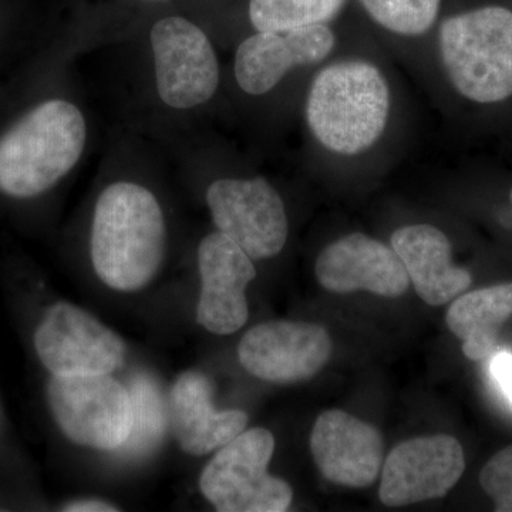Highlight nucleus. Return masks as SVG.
I'll use <instances>...</instances> for the list:
<instances>
[{
	"label": "nucleus",
	"mask_w": 512,
	"mask_h": 512,
	"mask_svg": "<svg viewBox=\"0 0 512 512\" xmlns=\"http://www.w3.org/2000/svg\"><path fill=\"white\" fill-rule=\"evenodd\" d=\"M63 510L67 512H111L119 511V508H116L111 504L103 503V501L84 500L67 504Z\"/></svg>",
	"instance_id": "24"
},
{
	"label": "nucleus",
	"mask_w": 512,
	"mask_h": 512,
	"mask_svg": "<svg viewBox=\"0 0 512 512\" xmlns=\"http://www.w3.org/2000/svg\"><path fill=\"white\" fill-rule=\"evenodd\" d=\"M313 460L330 483L370 487L383 464L382 433L342 410L320 413L311 434Z\"/></svg>",
	"instance_id": "13"
},
{
	"label": "nucleus",
	"mask_w": 512,
	"mask_h": 512,
	"mask_svg": "<svg viewBox=\"0 0 512 512\" xmlns=\"http://www.w3.org/2000/svg\"><path fill=\"white\" fill-rule=\"evenodd\" d=\"M168 419L181 450L191 456H205L239 436L248 424L241 410L215 409L212 384L198 372L178 377L170 394Z\"/></svg>",
	"instance_id": "16"
},
{
	"label": "nucleus",
	"mask_w": 512,
	"mask_h": 512,
	"mask_svg": "<svg viewBox=\"0 0 512 512\" xmlns=\"http://www.w3.org/2000/svg\"><path fill=\"white\" fill-rule=\"evenodd\" d=\"M346 0H249V19L256 32L326 25L339 15Z\"/></svg>",
	"instance_id": "20"
},
{
	"label": "nucleus",
	"mask_w": 512,
	"mask_h": 512,
	"mask_svg": "<svg viewBox=\"0 0 512 512\" xmlns=\"http://www.w3.org/2000/svg\"><path fill=\"white\" fill-rule=\"evenodd\" d=\"M212 221L252 261L274 258L288 239L284 201L261 177L239 180L221 178L207 190Z\"/></svg>",
	"instance_id": "8"
},
{
	"label": "nucleus",
	"mask_w": 512,
	"mask_h": 512,
	"mask_svg": "<svg viewBox=\"0 0 512 512\" xmlns=\"http://www.w3.org/2000/svg\"><path fill=\"white\" fill-rule=\"evenodd\" d=\"M332 339L316 323L274 320L249 330L238 346L241 365L256 379L296 383L312 379L329 362Z\"/></svg>",
	"instance_id": "10"
},
{
	"label": "nucleus",
	"mask_w": 512,
	"mask_h": 512,
	"mask_svg": "<svg viewBox=\"0 0 512 512\" xmlns=\"http://www.w3.org/2000/svg\"><path fill=\"white\" fill-rule=\"evenodd\" d=\"M275 451L271 431H242L221 447L200 478L201 493L220 512H284L291 485L268 473Z\"/></svg>",
	"instance_id": "5"
},
{
	"label": "nucleus",
	"mask_w": 512,
	"mask_h": 512,
	"mask_svg": "<svg viewBox=\"0 0 512 512\" xmlns=\"http://www.w3.org/2000/svg\"><path fill=\"white\" fill-rule=\"evenodd\" d=\"M370 18L403 36H420L436 22L441 0H360Z\"/></svg>",
	"instance_id": "21"
},
{
	"label": "nucleus",
	"mask_w": 512,
	"mask_h": 512,
	"mask_svg": "<svg viewBox=\"0 0 512 512\" xmlns=\"http://www.w3.org/2000/svg\"><path fill=\"white\" fill-rule=\"evenodd\" d=\"M512 316V284L468 292L448 309V329L463 340L464 355L474 362L493 355L498 335Z\"/></svg>",
	"instance_id": "18"
},
{
	"label": "nucleus",
	"mask_w": 512,
	"mask_h": 512,
	"mask_svg": "<svg viewBox=\"0 0 512 512\" xmlns=\"http://www.w3.org/2000/svg\"><path fill=\"white\" fill-rule=\"evenodd\" d=\"M89 127L80 107L49 99L0 137V191L13 198L45 194L79 164Z\"/></svg>",
	"instance_id": "2"
},
{
	"label": "nucleus",
	"mask_w": 512,
	"mask_h": 512,
	"mask_svg": "<svg viewBox=\"0 0 512 512\" xmlns=\"http://www.w3.org/2000/svg\"><path fill=\"white\" fill-rule=\"evenodd\" d=\"M441 60L464 99L498 104L512 97V12L483 6L451 16L440 26Z\"/></svg>",
	"instance_id": "4"
},
{
	"label": "nucleus",
	"mask_w": 512,
	"mask_h": 512,
	"mask_svg": "<svg viewBox=\"0 0 512 512\" xmlns=\"http://www.w3.org/2000/svg\"><path fill=\"white\" fill-rule=\"evenodd\" d=\"M201 296L197 322L215 335L238 332L248 320V285L256 276L247 252L220 231L202 239L198 248Z\"/></svg>",
	"instance_id": "12"
},
{
	"label": "nucleus",
	"mask_w": 512,
	"mask_h": 512,
	"mask_svg": "<svg viewBox=\"0 0 512 512\" xmlns=\"http://www.w3.org/2000/svg\"><path fill=\"white\" fill-rule=\"evenodd\" d=\"M131 400L130 436L117 450L121 457H146L156 450L164 439L168 424V409L156 380L148 375H137L128 383Z\"/></svg>",
	"instance_id": "19"
},
{
	"label": "nucleus",
	"mask_w": 512,
	"mask_h": 512,
	"mask_svg": "<svg viewBox=\"0 0 512 512\" xmlns=\"http://www.w3.org/2000/svg\"><path fill=\"white\" fill-rule=\"evenodd\" d=\"M480 484L493 498L495 511L512 512V444L503 448L480 473Z\"/></svg>",
	"instance_id": "22"
},
{
	"label": "nucleus",
	"mask_w": 512,
	"mask_h": 512,
	"mask_svg": "<svg viewBox=\"0 0 512 512\" xmlns=\"http://www.w3.org/2000/svg\"><path fill=\"white\" fill-rule=\"evenodd\" d=\"M335 46V35L326 25L256 32L235 53L234 72L238 86L251 96H262L299 66L322 62Z\"/></svg>",
	"instance_id": "15"
},
{
	"label": "nucleus",
	"mask_w": 512,
	"mask_h": 512,
	"mask_svg": "<svg viewBox=\"0 0 512 512\" xmlns=\"http://www.w3.org/2000/svg\"><path fill=\"white\" fill-rule=\"evenodd\" d=\"M37 356L53 376L110 375L123 366L127 346L90 313L60 302L35 335Z\"/></svg>",
	"instance_id": "9"
},
{
	"label": "nucleus",
	"mask_w": 512,
	"mask_h": 512,
	"mask_svg": "<svg viewBox=\"0 0 512 512\" xmlns=\"http://www.w3.org/2000/svg\"><path fill=\"white\" fill-rule=\"evenodd\" d=\"M491 373L512 403V355L501 352L491 362Z\"/></svg>",
	"instance_id": "23"
},
{
	"label": "nucleus",
	"mask_w": 512,
	"mask_h": 512,
	"mask_svg": "<svg viewBox=\"0 0 512 512\" xmlns=\"http://www.w3.org/2000/svg\"><path fill=\"white\" fill-rule=\"evenodd\" d=\"M47 397L60 429L79 446L117 451L130 436V394L110 375L53 376Z\"/></svg>",
	"instance_id": "6"
},
{
	"label": "nucleus",
	"mask_w": 512,
	"mask_h": 512,
	"mask_svg": "<svg viewBox=\"0 0 512 512\" xmlns=\"http://www.w3.org/2000/svg\"><path fill=\"white\" fill-rule=\"evenodd\" d=\"M316 278L333 293L366 291L384 298H399L410 279L393 248L365 234L346 235L320 252Z\"/></svg>",
	"instance_id": "14"
},
{
	"label": "nucleus",
	"mask_w": 512,
	"mask_h": 512,
	"mask_svg": "<svg viewBox=\"0 0 512 512\" xmlns=\"http://www.w3.org/2000/svg\"><path fill=\"white\" fill-rule=\"evenodd\" d=\"M392 248L402 259L417 295L427 305L441 306L470 288V272L451 261L447 235L433 225H407L392 235Z\"/></svg>",
	"instance_id": "17"
},
{
	"label": "nucleus",
	"mask_w": 512,
	"mask_h": 512,
	"mask_svg": "<svg viewBox=\"0 0 512 512\" xmlns=\"http://www.w3.org/2000/svg\"><path fill=\"white\" fill-rule=\"evenodd\" d=\"M167 251V222L153 191L133 181L107 185L94 207L90 255L100 281L114 291L146 288Z\"/></svg>",
	"instance_id": "1"
},
{
	"label": "nucleus",
	"mask_w": 512,
	"mask_h": 512,
	"mask_svg": "<svg viewBox=\"0 0 512 512\" xmlns=\"http://www.w3.org/2000/svg\"><path fill=\"white\" fill-rule=\"evenodd\" d=\"M466 470L460 441L447 434L417 437L394 447L384 463L380 501L406 507L443 498Z\"/></svg>",
	"instance_id": "11"
},
{
	"label": "nucleus",
	"mask_w": 512,
	"mask_h": 512,
	"mask_svg": "<svg viewBox=\"0 0 512 512\" xmlns=\"http://www.w3.org/2000/svg\"><path fill=\"white\" fill-rule=\"evenodd\" d=\"M158 97L170 109L204 106L220 86V64L204 30L181 16L160 19L150 33Z\"/></svg>",
	"instance_id": "7"
},
{
	"label": "nucleus",
	"mask_w": 512,
	"mask_h": 512,
	"mask_svg": "<svg viewBox=\"0 0 512 512\" xmlns=\"http://www.w3.org/2000/svg\"><path fill=\"white\" fill-rule=\"evenodd\" d=\"M389 111L386 79L365 60L325 67L316 74L306 100V121L313 136L340 156H356L377 143Z\"/></svg>",
	"instance_id": "3"
},
{
	"label": "nucleus",
	"mask_w": 512,
	"mask_h": 512,
	"mask_svg": "<svg viewBox=\"0 0 512 512\" xmlns=\"http://www.w3.org/2000/svg\"><path fill=\"white\" fill-rule=\"evenodd\" d=\"M510 200H511V204H512V190H511V194H510Z\"/></svg>",
	"instance_id": "25"
}]
</instances>
